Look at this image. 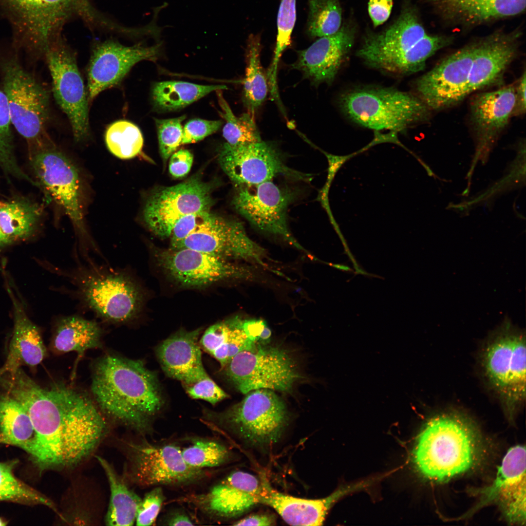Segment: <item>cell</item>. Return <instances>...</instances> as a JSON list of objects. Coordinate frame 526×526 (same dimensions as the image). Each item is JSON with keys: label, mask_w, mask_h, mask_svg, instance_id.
<instances>
[{"label": "cell", "mask_w": 526, "mask_h": 526, "mask_svg": "<svg viewBox=\"0 0 526 526\" xmlns=\"http://www.w3.org/2000/svg\"><path fill=\"white\" fill-rule=\"evenodd\" d=\"M0 385L30 416L36 435L31 456L41 471L77 466L106 432L107 423L95 403L62 382L43 387L18 368L7 373Z\"/></svg>", "instance_id": "1"}, {"label": "cell", "mask_w": 526, "mask_h": 526, "mask_svg": "<svg viewBox=\"0 0 526 526\" xmlns=\"http://www.w3.org/2000/svg\"><path fill=\"white\" fill-rule=\"evenodd\" d=\"M91 391L101 413L142 434L165 401L156 374L143 362L114 355L99 359L94 368Z\"/></svg>", "instance_id": "2"}, {"label": "cell", "mask_w": 526, "mask_h": 526, "mask_svg": "<svg viewBox=\"0 0 526 526\" xmlns=\"http://www.w3.org/2000/svg\"><path fill=\"white\" fill-rule=\"evenodd\" d=\"M74 256L75 265L59 273L71 285L67 293L82 308L114 324L128 323L137 318L144 296L127 269L98 264L88 254Z\"/></svg>", "instance_id": "3"}, {"label": "cell", "mask_w": 526, "mask_h": 526, "mask_svg": "<svg viewBox=\"0 0 526 526\" xmlns=\"http://www.w3.org/2000/svg\"><path fill=\"white\" fill-rule=\"evenodd\" d=\"M478 452L477 434L471 423L460 415L443 413L431 418L421 430L412 460L422 477L443 483L470 470Z\"/></svg>", "instance_id": "4"}, {"label": "cell", "mask_w": 526, "mask_h": 526, "mask_svg": "<svg viewBox=\"0 0 526 526\" xmlns=\"http://www.w3.org/2000/svg\"><path fill=\"white\" fill-rule=\"evenodd\" d=\"M0 8L11 24L15 47L36 58L44 56L73 18L102 29L109 22L91 0H0Z\"/></svg>", "instance_id": "5"}, {"label": "cell", "mask_w": 526, "mask_h": 526, "mask_svg": "<svg viewBox=\"0 0 526 526\" xmlns=\"http://www.w3.org/2000/svg\"><path fill=\"white\" fill-rule=\"evenodd\" d=\"M344 114L362 127L398 132L429 121L431 110L415 94L390 87H365L342 94Z\"/></svg>", "instance_id": "6"}, {"label": "cell", "mask_w": 526, "mask_h": 526, "mask_svg": "<svg viewBox=\"0 0 526 526\" xmlns=\"http://www.w3.org/2000/svg\"><path fill=\"white\" fill-rule=\"evenodd\" d=\"M30 158L39 184L70 219L77 237L76 250L101 254L85 224L83 184L75 165L54 144Z\"/></svg>", "instance_id": "7"}, {"label": "cell", "mask_w": 526, "mask_h": 526, "mask_svg": "<svg viewBox=\"0 0 526 526\" xmlns=\"http://www.w3.org/2000/svg\"><path fill=\"white\" fill-rule=\"evenodd\" d=\"M205 417L243 441L262 448L279 441L289 418L282 399L273 390L264 389L249 392L222 412H207Z\"/></svg>", "instance_id": "8"}, {"label": "cell", "mask_w": 526, "mask_h": 526, "mask_svg": "<svg viewBox=\"0 0 526 526\" xmlns=\"http://www.w3.org/2000/svg\"><path fill=\"white\" fill-rule=\"evenodd\" d=\"M1 70L11 124L26 140L31 157L53 144L46 130L48 93L16 57L4 60Z\"/></svg>", "instance_id": "9"}, {"label": "cell", "mask_w": 526, "mask_h": 526, "mask_svg": "<svg viewBox=\"0 0 526 526\" xmlns=\"http://www.w3.org/2000/svg\"><path fill=\"white\" fill-rule=\"evenodd\" d=\"M486 377L502 399L509 419L526 397V339L506 319L482 355Z\"/></svg>", "instance_id": "10"}, {"label": "cell", "mask_w": 526, "mask_h": 526, "mask_svg": "<svg viewBox=\"0 0 526 526\" xmlns=\"http://www.w3.org/2000/svg\"><path fill=\"white\" fill-rule=\"evenodd\" d=\"M223 369L227 379L244 394L262 389L288 392L301 378L287 350L259 342L237 354Z\"/></svg>", "instance_id": "11"}, {"label": "cell", "mask_w": 526, "mask_h": 526, "mask_svg": "<svg viewBox=\"0 0 526 526\" xmlns=\"http://www.w3.org/2000/svg\"><path fill=\"white\" fill-rule=\"evenodd\" d=\"M128 468L126 476L141 487L188 486L206 478L203 469L188 465L174 443L146 440L126 443Z\"/></svg>", "instance_id": "12"}, {"label": "cell", "mask_w": 526, "mask_h": 526, "mask_svg": "<svg viewBox=\"0 0 526 526\" xmlns=\"http://www.w3.org/2000/svg\"><path fill=\"white\" fill-rule=\"evenodd\" d=\"M237 187L232 204L251 225L262 232L280 237L308 253L293 236L288 225V209L298 197L297 190L273 180Z\"/></svg>", "instance_id": "13"}, {"label": "cell", "mask_w": 526, "mask_h": 526, "mask_svg": "<svg viewBox=\"0 0 526 526\" xmlns=\"http://www.w3.org/2000/svg\"><path fill=\"white\" fill-rule=\"evenodd\" d=\"M44 57L54 98L68 118L75 140L82 142L90 134L89 100L74 53L61 36L51 44Z\"/></svg>", "instance_id": "14"}, {"label": "cell", "mask_w": 526, "mask_h": 526, "mask_svg": "<svg viewBox=\"0 0 526 526\" xmlns=\"http://www.w3.org/2000/svg\"><path fill=\"white\" fill-rule=\"evenodd\" d=\"M219 162L236 186L258 184L281 175L299 181L311 179V174L287 166L277 145L270 141L238 146L225 143L221 149Z\"/></svg>", "instance_id": "15"}, {"label": "cell", "mask_w": 526, "mask_h": 526, "mask_svg": "<svg viewBox=\"0 0 526 526\" xmlns=\"http://www.w3.org/2000/svg\"><path fill=\"white\" fill-rule=\"evenodd\" d=\"M160 267L176 283L199 287L227 280L250 279L249 267L223 258L188 248L152 249Z\"/></svg>", "instance_id": "16"}, {"label": "cell", "mask_w": 526, "mask_h": 526, "mask_svg": "<svg viewBox=\"0 0 526 526\" xmlns=\"http://www.w3.org/2000/svg\"><path fill=\"white\" fill-rule=\"evenodd\" d=\"M210 185L194 177L176 185L154 191L147 200L143 220L149 229L160 238L170 237L177 221L183 216L210 211L213 204Z\"/></svg>", "instance_id": "17"}, {"label": "cell", "mask_w": 526, "mask_h": 526, "mask_svg": "<svg viewBox=\"0 0 526 526\" xmlns=\"http://www.w3.org/2000/svg\"><path fill=\"white\" fill-rule=\"evenodd\" d=\"M188 248L226 260H244L265 266V249L247 235L242 223L211 213L207 219L172 248Z\"/></svg>", "instance_id": "18"}, {"label": "cell", "mask_w": 526, "mask_h": 526, "mask_svg": "<svg viewBox=\"0 0 526 526\" xmlns=\"http://www.w3.org/2000/svg\"><path fill=\"white\" fill-rule=\"evenodd\" d=\"M475 43L448 56L418 78L415 94L431 111L457 104L467 97Z\"/></svg>", "instance_id": "19"}, {"label": "cell", "mask_w": 526, "mask_h": 526, "mask_svg": "<svg viewBox=\"0 0 526 526\" xmlns=\"http://www.w3.org/2000/svg\"><path fill=\"white\" fill-rule=\"evenodd\" d=\"M163 45L160 41L151 46L142 43L127 46L113 39L96 43L87 70L89 100L119 83L137 63L156 60Z\"/></svg>", "instance_id": "20"}, {"label": "cell", "mask_w": 526, "mask_h": 526, "mask_svg": "<svg viewBox=\"0 0 526 526\" xmlns=\"http://www.w3.org/2000/svg\"><path fill=\"white\" fill-rule=\"evenodd\" d=\"M262 483L254 475L237 470L230 473L207 491L183 496L179 500L216 520L235 518L258 504Z\"/></svg>", "instance_id": "21"}, {"label": "cell", "mask_w": 526, "mask_h": 526, "mask_svg": "<svg viewBox=\"0 0 526 526\" xmlns=\"http://www.w3.org/2000/svg\"><path fill=\"white\" fill-rule=\"evenodd\" d=\"M526 448L516 445L505 455L493 483L477 491L481 496L477 507L496 503L508 522L523 525L526 522Z\"/></svg>", "instance_id": "22"}, {"label": "cell", "mask_w": 526, "mask_h": 526, "mask_svg": "<svg viewBox=\"0 0 526 526\" xmlns=\"http://www.w3.org/2000/svg\"><path fill=\"white\" fill-rule=\"evenodd\" d=\"M371 485L370 480L362 481L340 487L326 497L309 499L279 492L263 479L262 490L257 498L259 504L271 507L290 525L322 526L328 511L335 503L347 494Z\"/></svg>", "instance_id": "23"}, {"label": "cell", "mask_w": 526, "mask_h": 526, "mask_svg": "<svg viewBox=\"0 0 526 526\" xmlns=\"http://www.w3.org/2000/svg\"><path fill=\"white\" fill-rule=\"evenodd\" d=\"M355 31L348 25L333 35L319 38L308 48L298 52V58L290 65L301 72L315 86L331 84L354 44Z\"/></svg>", "instance_id": "24"}, {"label": "cell", "mask_w": 526, "mask_h": 526, "mask_svg": "<svg viewBox=\"0 0 526 526\" xmlns=\"http://www.w3.org/2000/svg\"><path fill=\"white\" fill-rule=\"evenodd\" d=\"M518 33H495L475 43L467 96L503 81L507 69L515 57Z\"/></svg>", "instance_id": "25"}, {"label": "cell", "mask_w": 526, "mask_h": 526, "mask_svg": "<svg viewBox=\"0 0 526 526\" xmlns=\"http://www.w3.org/2000/svg\"><path fill=\"white\" fill-rule=\"evenodd\" d=\"M201 328L192 331L180 330L161 343L156 355L165 373L181 382L192 384L208 375L202 362L198 343Z\"/></svg>", "instance_id": "26"}, {"label": "cell", "mask_w": 526, "mask_h": 526, "mask_svg": "<svg viewBox=\"0 0 526 526\" xmlns=\"http://www.w3.org/2000/svg\"><path fill=\"white\" fill-rule=\"evenodd\" d=\"M426 35L415 13L408 9L385 31L368 35L357 55L376 69L383 61L406 52Z\"/></svg>", "instance_id": "27"}, {"label": "cell", "mask_w": 526, "mask_h": 526, "mask_svg": "<svg viewBox=\"0 0 526 526\" xmlns=\"http://www.w3.org/2000/svg\"><path fill=\"white\" fill-rule=\"evenodd\" d=\"M515 104L514 84L475 95L470 103V121L482 146H487L508 125Z\"/></svg>", "instance_id": "28"}, {"label": "cell", "mask_w": 526, "mask_h": 526, "mask_svg": "<svg viewBox=\"0 0 526 526\" xmlns=\"http://www.w3.org/2000/svg\"><path fill=\"white\" fill-rule=\"evenodd\" d=\"M12 299L14 328L7 360L0 375L22 365L35 367L46 356V349L39 329L30 320L13 297Z\"/></svg>", "instance_id": "29"}, {"label": "cell", "mask_w": 526, "mask_h": 526, "mask_svg": "<svg viewBox=\"0 0 526 526\" xmlns=\"http://www.w3.org/2000/svg\"><path fill=\"white\" fill-rule=\"evenodd\" d=\"M102 335L95 321L78 315L63 316L56 323L51 348L57 354L76 352L77 362L86 351L101 347Z\"/></svg>", "instance_id": "30"}, {"label": "cell", "mask_w": 526, "mask_h": 526, "mask_svg": "<svg viewBox=\"0 0 526 526\" xmlns=\"http://www.w3.org/2000/svg\"><path fill=\"white\" fill-rule=\"evenodd\" d=\"M243 319L237 316L213 324L201 338L200 344L203 349L219 362L222 369L237 354L257 343L245 334L242 327Z\"/></svg>", "instance_id": "31"}, {"label": "cell", "mask_w": 526, "mask_h": 526, "mask_svg": "<svg viewBox=\"0 0 526 526\" xmlns=\"http://www.w3.org/2000/svg\"><path fill=\"white\" fill-rule=\"evenodd\" d=\"M0 436L32 455L36 435L30 416L21 404L5 393L0 395Z\"/></svg>", "instance_id": "32"}, {"label": "cell", "mask_w": 526, "mask_h": 526, "mask_svg": "<svg viewBox=\"0 0 526 526\" xmlns=\"http://www.w3.org/2000/svg\"><path fill=\"white\" fill-rule=\"evenodd\" d=\"M96 458L106 474L111 491L106 525H133L141 498L129 487L124 478L117 473L106 460L99 456Z\"/></svg>", "instance_id": "33"}, {"label": "cell", "mask_w": 526, "mask_h": 526, "mask_svg": "<svg viewBox=\"0 0 526 526\" xmlns=\"http://www.w3.org/2000/svg\"><path fill=\"white\" fill-rule=\"evenodd\" d=\"M261 39L251 34L247 41L246 68L243 81V101L247 112L253 116L265 101L269 90L267 77L261 62Z\"/></svg>", "instance_id": "34"}, {"label": "cell", "mask_w": 526, "mask_h": 526, "mask_svg": "<svg viewBox=\"0 0 526 526\" xmlns=\"http://www.w3.org/2000/svg\"><path fill=\"white\" fill-rule=\"evenodd\" d=\"M452 40L451 37L426 34L406 52L383 61L376 69L400 75L418 72L425 68L430 57L450 45Z\"/></svg>", "instance_id": "35"}, {"label": "cell", "mask_w": 526, "mask_h": 526, "mask_svg": "<svg viewBox=\"0 0 526 526\" xmlns=\"http://www.w3.org/2000/svg\"><path fill=\"white\" fill-rule=\"evenodd\" d=\"M225 85H203L185 81H168L157 82L152 89V98L155 107L163 111L183 108L209 93L225 89Z\"/></svg>", "instance_id": "36"}, {"label": "cell", "mask_w": 526, "mask_h": 526, "mask_svg": "<svg viewBox=\"0 0 526 526\" xmlns=\"http://www.w3.org/2000/svg\"><path fill=\"white\" fill-rule=\"evenodd\" d=\"M41 214L38 205L27 201H0V227L12 242L26 239L34 232Z\"/></svg>", "instance_id": "37"}, {"label": "cell", "mask_w": 526, "mask_h": 526, "mask_svg": "<svg viewBox=\"0 0 526 526\" xmlns=\"http://www.w3.org/2000/svg\"><path fill=\"white\" fill-rule=\"evenodd\" d=\"M105 140L110 152L123 160L133 158L140 153L144 143L139 128L126 120L110 124L106 130Z\"/></svg>", "instance_id": "38"}, {"label": "cell", "mask_w": 526, "mask_h": 526, "mask_svg": "<svg viewBox=\"0 0 526 526\" xmlns=\"http://www.w3.org/2000/svg\"><path fill=\"white\" fill-rule=\"evenodd\" d=\"M15 463L0 462V501L46 506L59 514L54 503L47 497L18 479L14 474Z\"/></svg>", "instance_id": "39"}, {"label": "cell", "mask_w": 526, "mask_h": 526, "mask_svg": "<svg viewBox=\"0 0 526 526\" xmlns=\"http://www.w3.org/2000/svg\"><path fill=\"white\" fill-rule=\"evenodd\" d=\"M216 91L222 110L220 113L226 121L223 129L226 143L231 146H238L262 141L254 116L247 112L236 116L223 98L221 90Z\"/></svg>", "instance_id": "40"}, {"label": "cell", "mask_w": 526, "mask_h": 526, "mask_svg": "<svg viewBox=\"0 0 526 526\" xmlns=\"http://www.w3.org/2000/svg\"><path fill=\"white\" fill-rule=\"evenodd\" d=\"M189 441L187 447L181 449L185 461L190 466L201 469L219 467L230 460V452L218 441L195 437Z\"/></svg>", "instance_id": "41"}, {"label": "cell", "mask_w": 526, "mask_h": 526, "mask_svg": "<svg viewBox=\"0 0 526 526\" xmlns=\"http://www.w3.org/2000/svg\"><path fill=\"white\" fill-rule=\"evenodd\" d=\"M307 32L312 38L333 35L340 29L342 11L339 0H309Z\"/></svg>", "instance_id": "42"}, {"label": "cell", "mask_w": 526, "mask_h": 526, "mask_svg": "<svg viewBox=\"0 0 526 526\" xmlns=\"http://www.w3.org/2000/svg\"><path fill=\"white\" fill-rule=\"evenodd\" d=\"M296 20V0H282L277 16V35L273 61L267 73L271 93L277 94V71L283 52L291 42V35Z\"/></svg>", "instance_id": "43"}, {"label": "cell", "mask_w": 526, "mask_h": 526, "mask_svg": "<svg viewBox=\"0 0 526 526\" xmlns=\"http://www.w3.org/2000/svg\"><path fill=\"white\" fill-rule=\"evenodd\" d=\"M526 8V0H481L458 18L467 23H476L518 15Z\"/></svg>", "instance_id": "44"}, {"label": "cell", "mask_w": 526, "mask_h": 526, "mask_svg": "<svg viewBox=\"0 0 526 526\" xmlns=\"http://www.w3.org/2000/svg\"><path fill=\"white\" fill-rule=\"evenodd\" d=\"M11 124L6 97L0 89V167L31 183L32 179L20 169L16 162L13 152Z\"/></svg>", "instance_id": "45"}, {"label": "cell", "mask_w": 526, "mask_h": 526, "mask_svg": "<svg viewBox=\"0 0 526 526\" xmlns=\"http://www.w3.org/2000/svg\"><path fill=\"white\" fill-rule=\"evenodd\" d=\"M185 116L177 118L155 119L161 156L166 161L181 145L183 128L182 122Z\"/></svg>", "instance_id": "46"}, {"label": "cell", "mask_w": 526, "mask_h": 526, "mask_svg": "<svg viewBox=\"0 0 526 526\" xmlns=\"http://www.w3.org/2000/svg\"><path fill=\"white\" fill-rule=\"evenodd\" d=\"M165 500L161 488L157 487L147 493L138 506L135 522L137 526H151L160 511Z\"/></svg>", "instance_id": "47"}, {"label": "cell", "mask_w": 526, "mask_h": 526, "mask_svg": "<svg viewBox=\"0 0 526 526\" xmlns=\"http://www.w3.org/2000/svg\"><path fill=\"white\" fill-rule=\"evenodd\" d=\"M184 387L191 398L203 399L213 405L229 396L209 376Z\"/></svg>", "instance_id": "48"}, {"label": "cell", "mask_w": 526, "mask_h": 526, "mask_svg": "<svg viewBox=\"0 0 526 526\" xmlns=\"http://www.w3.org/2000/svg\"><path fill=\"white\" fill-rule=\"evenodd\" d=\"M210 214V211H202L186 215L179 219L174 225L170 236V248L175 247L197 227L203 224Z\"/></svg>", "instance_id": "49"}, {"label": "cell", "mask_w": 526, "mask_h": 526, "mask_svg": "<svg viewBox=\"0 0 526 526\" xmlns=\"http://www.w3.org/2000/svg\"><path fill=\"white\" fill-rule=\"evenodd\" d=\"M221 120H207L193 119L188 122L183 128L181 144L193 143L217 132L221 127Z\"/></svg>", "instance_id": "50"}, {"label": "cell", "mask_w": 526, "mask_h": 526, "mask_svg": "<svg viewBox=\"0 0 526 526\" xmlns=\"http://www.w3.org/2000/svg\"><path fill=\"white\" fill-rule=\"evenodd\" d=\"M171 156L169 162L171 175L175 178H181L188 174L193 163L192 153L187 150H180Z\"/></svg>", "instance_id": "51"}, {"label": "cell", "mask_w": 526, "mask_h": 526, "mask_svg": "<svg viewBox=\"0 0 526 526\" xmlns=\"http://www.w3.org/2000/svg\"><path fill=\"white\" fill-rule=\"evenodd\" d=\"M393 5V0H369L368 13L375 27L388 19Z\"/></svg>", "instance_id": "52"}, {"label": "cell", "mask_w": 526, "mask_h": 526, "mask_svg": "<svg viewBox=\"0 0 526 526\" xmlns=\"http://www.w3.org/2000/svg\"><path fill=\"white\" fill-rule=\"evenodd\" d=\"M432 0L448 17L457 19L464 11L481 0Z\"/></svg>", "instance_id": "53"}, {"label": "cell", "mask_w": 526, "mask_h": 526, "mask_svg": "<svg viewBox=\"0 0 526 526\" xmlns=\"http://www.w3.org/2000/svg\"><path fill=\"white\" fill-rule=\"evenodd\" d=\"M526 70L514 84L515 104L514 115L524 114L526 113Z\"/></svg>", "instance_id": "54"}, {"label": "cell", "mask_w": 526, "mask_h": 526, "mask_svg": "<svg viewBox=\"0 0 526 526\" xmlns=\"http://www.w3.org/2000/svg\"><path fill=\"white\" fill-rule=\"evenodd\" d=\"M265 321L262 319H243L242 327L247 337L253 342L259 343V337L265 326Z\"/></svg>", "instance_id": "55"}, {"label": "cell", "mask_w": 526, "mask_h": 526, "mask_svg": "<svg viewBox=\"0 0 526 526\" xmlns=\"http://www.w3.org/2000/svg\"><path fill=\"white\" fill-rule=\"evenodd\" d=\"M276 523L272 515L267 514H252L235 522L234 526H272Z\"/></svg>", "instance_id": "56"}, {"label": "cell", "mask_w": 526, "mask_h": 526, "mask_svg": "<svg viewBox=\"0 0 526 526\" xmlns=\"http://www.w3.org/2000/svg\"><path fill=\"white\" fill-rule=\"evenodd\" d=\"M165 524L168 526L194 525L190 517L183 510H176L169 514L165 518Z\"/></svg>", "instance_id": "57"}, {"label": "cell", "mask_w": 526, "mask_h": 526, "mask_svg": "<svg viewBox=\"0 0 526 526\" xmlns=\"http://www.w3.org/2000/svg\"><path fill=\"white\" fill-rule=\"evenodd\" d=\"M325 154L326 155L329 162L327 184L330 185L335 174L340 167L347 159L350 158L352 155L342 156L333 155L327 153H325Z\"/></svg>", "instance_id": "58"}, {"label": "cell", "mask_w": 526, "mask_h": 526, "mask_svg": "<svg viewBox=\"0 0 526 526\" xmlns=\"http://www.w3.org/2000/svg\"><path fill=\"white\" fill-rule=\"evenodd\" d=\"M271 336V331L267 325H266L260 336L259 343L265 344L266 342H269Z\"/></svg>", "instance_id": "59"}, {"label": "cell", "mask_w": 526, "mask_h": 526, "mask_svg": "<svg viewBox=\"0 0 526 526\" xmlns=\"http://www.w3.org/2000/svg\"><path fill=\"white\" fill-rule=\"evenodd\" d=\"M11 242L12 241L3 233L0 227V247Z\"/></svg>", "instance_id": "60"}, {"label": "cell", "mask_w": 526, "mask_h": 526, "mask_svg": "<svg viewBox=\"0 0 526 526\" xmlns=\"http://www.w3.org/2000/svg\"><path fill=\"white\" fill-rule=\"evenodd\" d=\"M330 265L343 271L351 272L353 270L347 265L340 264L328 263Z\"/></svg>", "instance_id": "61"}, {"label": "cell", "mask_w": 526, "mask_h": 526, "mask_svg": "<svg viewBox=\"0 0 526 526\" xmlns=\"http://www.w3.org/2000/svg\"><path fill=\"white\" fill-rule=\"evenodd\" d=\"M5 525H6L5 522L2 519L0 518V526H5Z\"/></svg>", "instance_id": "62"}]
</instances>
